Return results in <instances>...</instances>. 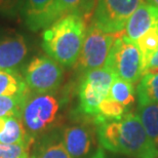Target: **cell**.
I'll list each match as a JSON object with an SVG mask.
<instances>
[{
    "instance_id": "1",
    "label": "cell",
    "mask_w": 158,
    "mask_h": 158,
    "mask_svg": "<svg viewBox=\"0 0 158 158\" xmlns=\"http://www.w3.org/2000/svg\"><path fill=\"white\" fill-rule=\"evenodd\" d=\"M97 127L101 147L131 158H158V149L147 135L137 113L127 112L120 120Z\"/></svg>"
},
{
    "instance_id": "2",
    "label": "cell",
    "mask_w": 158,
    "mask_h": 158,
    "mask_svg": "<svg viewBox=\"0 0 158 158\" xmlns=\"http://www.w3.org/2000/svg\"><path fill=\"white\" fill-rule=\"evenodd\" d=\"M88 23L72 12L58 19L42 34V48L46 55L64 67H73L80 55Z\"/></svg>"
},
{
    "instance_id": "3",
    "label": "cell",
    "mask_w": 158,
    "mask_h": 158,
    "mask_svg": "<svg viewBox=\"0 0 158 158\" xmlns=\"http://www.w3.org/2000/svg\"><path fill=\"white\" fill-rule=\"evenodd\" d=\"M60 102L52 94H33L30 91L22 109V122L28 135L35 142L52 131L58 122Z\"/></svg>"
},
{
    "instance_id": "4",
    "label": "cell",
    "mask_w": 158,
    "mask_h": 158,
    "mask_svg": "<svg viewBox=\"0 0 158 158\" xmlns=\"http://www.w3.org/2000/svg\"><path fill=\"white\" fill-rule=\"evenodd\" d=\"M124 33L122 31L115 39L105 67L111 69L118 78L135 84L143 76L142 55L137 43Z\"/></svg>"
},
{
    "instance_id": "5",
    "label": "cell",
    "mask_w": 158,
    "mask_h": 158,
    "mask_svg": "<svg viewBox=\"0 0 158 158\" xmlns=\"http://www.w3.org/2000/svg\"><path fill=\"white\" fill-rule=\"evenodd\" d=\"M64 77L63 67L48 56H36L24 69V79L32 94H53Z\"/></svg>"
},
{
    "instance_id": "6",
    "label": "cell",
    "mask_w": 158,
    "mask_h": 158,
    "mask_svg": "<svg viewBox=\"0 0 158 158\" xmlns=\"http://www.w3.org/2000/svg\"><path fill=\"white\" fill-rule=\"evenodd\" d=\"M143 3L144 0H97L91 24L106 33H120Z\"/></svg>"
},
{
    "instance_id": "7",
    "label": "cell",
    "mask_w": 158,
    "mask_h": 158,
    "mask_svg": "<svg viewBox=\"0 0 158 158\" xmlns=\"http://www.w3.org/2000/svg\"><path fill=\"white\" fill-rule=\"evenodd\" d=\"M120 33H106L90 24V26L87 28L75 67L83 73L104 67L108 60L113 43Z\"/></svg>"
},
{
    "instance_id": "8",
    "label": "cell",
    "mask_w": 158,
    "mask_h": 158,
    "mask_svg": "<svg viewBox=\"0 0 158 158\" xmlns=\"http://www.w3.org/2000/svg\"><path fill=\"white\" fill-rule=\"evenodd\" d=\"M93 120L83 119L64 128L62 140L71 158H91L96 148V129Z\"/></svg>"
},
{
    "instance_id": "9",
    "label": "cell",
    "mask_w": 158,
    "mask_h": 158,
    "mask_svg": "<svg viewBox=\"0 0 158 158\" xmlns=\"http://www.w3.org/2000/svg\"><path fill=\"white\" fill-rule=\"evenodd\" d=\"M96 5L97 0H53L48 10L38 21L35 31L47 28L58 19L72 12H77L89 24Z\"/></svg>"
},
{
    "instance_id": "10",
    "label": "cell",
    "mask_w": 158,
    "mask_h": 158,
    "mask_svg": "<svg viewBox=\"0 0 158 158\" xmlns=\"http://www.w3.org/2000/svg\"><path fill=\"white\" fill-rule=\"evenodd\" d=\"M28 52L27 41L21 34L0 35V70H17Z\"/></svg>"
},
{
    "instance_id": "11",
    "label": "cell",
    "mask_w": 158,
    "mask_h": 158,
    "mask_svg": "<svg viewBox=\"0 0 158 158\" xmlns=\"http://www.w3.org/2000/svg\"><path fill=\"white\" fill-rule=\"evenodd\" d=\"M156 27H158V7L144 2L129 18L124 35L131 41L137 42L141 36Z\"/></svg>"
},
{
    "instance_id": "12",
    "label": "cell",
    "mask_w": 158,
    "mask_h": 158,
    "mask_svg": "<svg viewBox=\"0 0 158 158\" xmlns=\"http://www.w3.org/2000/svg\"><path fill=\"white\" fill-rule=\"evenodd\" d=\"M78 98L79 105L77 110L79 114L83 119L94 120V118L99 114V106L101 102L106 97L87 81L81 79L78 89Z\"/></svg>"
},
{
    "instance_id": "13",
    "label": "cell",
    "mask_w": 158,
    "mask_h": 158,
    "mask_svg": "<svg viewBox=\"0 0 158 158\" xmlns=\"http://www.w3.org/2000/svg\"><path fill=\"white\" fill-rule=\"evenodd\" d=\"M32 158H71V156L64 146L62 135L50 131L36 142Z\"/></svg>"
},
{
    "instance_id": "14",
    "label": "cell",
    "mask_w": 158,
    "mask_h": 158,
    "mask_svg": "<svg viewBox=\"0 0 158 158\" xmlns=\"http://www.w3.org/2000/svg\"><path fill=\"white\" fill-rule=\"evenodd\" d=\"M0 143L8 145H27L31 147L34 142L28 135L21 116L5 118L4 129L0 132Z\"/></svg>"
},
{
    "instance_id": "15",
    "label": "cell",
    "mask_w": 158,
    "mask_h": 158,
    "mask_svg": "<svg viewBox=\"0 0 158 158\" xmlns=\"http://www.w3.org/2000/svg\"><path fill=\"white\" fill-rule=\"evenodd\" d=\"M139 106L158 104V68H149L143 73L137 87Z\"/></svg>"
},
{
    "instance_id": "16",
    "label": "cell",
    "mask_w": 158,
    "mask_h": 158,
    "mask_svg": "<svg viewBox=\"0 0 158 158\" xmlns=\"http://www.w3.org/2000/svg\"><path fill=\"white\" fill-rule=\"evenodd\" d=\"M53 0H24L21 15L31 31H35L40 18L48 10Z\"/></svg>"
},
{
    "instance_id": "17",
    "label": "cell",
    "mask_w": 158,
    "mask_h": 158,
    "mask_svg": "<svg viewBox=\"0 0 158 158\" xmlns=\"http://www.w3.org/2000/svg\"><path fill=\"white\" fill-rule=\"evenodd\" d=\"M29 91L25 79L17 70H0V96H14Z\"/></svg>"
},
{
    "instance_id": "18",
    "label": "cell",
    "mask_w": 158,
    "mask_h": 158,
    "mask_svg": "<svg viewBox=\"0 0 158 158\" xmlns=\"http://www.w3.org/2000/svg\"><path fill=\"white\" fill-rule=\"evenodd\" d=\"M116 78H117V76H116L114 72L108 67H105V66L99 69L84 72L83 77H82V79H84L85 81H87L88 83L93 85L94 88H97L106 98L108 96L113 81Z\"/></svg>"
},
{
    "instance_id": "19",
    "label": "cell",
    "mask_w": 158,
    "mask_h": 158,
    "mask_svg": "<svg viewBox=\"0 0 158 158\" xmlns=\"http://www.w3.org/2000/svg\"><path fill=\"white\" fill-rule=\"evenodd\" d=\"M137 114L147 135L158 149V104L139 106Z\"/></svg>"
},
{
    "instance_id": "20",
    "label": "cell",
    "mask_w": 158,
    "mask_h": 158,
    "mask_svg": "<svg viewBox=\"0 0 158 158\" xmlns=\"http://www.w3.org/2000/svg\"><path fill=\"white\" fill-rule=\"evenodd\" d=\"M128 109L121 104L113 101L109 98H105L99 106V114L94 118V125H99L105 122L120 120L126 113Z\"/></svg>"
},
{
    "instance_id": "21",
    "label": "cell",
    "mask_w": 158,
    "mask_h": 158,
    "mask_svg": "<svg viewBox=\"0 0 158 158\" xmlns=\"http://www.w3.org/2000/svg\"><path fill=\"white\" fill-rule=\"evenodd\" d=\"M137 45L142 55L143 73L149 68L150 62L158 49V27L152 28L137 40Z\"/></svg>"
},
{
    "instance_id": "22",
    "label": "cell",
    "mask_w": 158,
    "mask_h": 158,
    "mask_svg": "<svg viewBox=\"0 0 158 158\" xmlns=\"http://www.w3.org/2000/svg\"><path fill=\"white\" fill-rule=\"evenodd\" d=\"M107 98L129 109L135 102L134 84L117 77L113 81Z\"/></svg>"
},
{
    "instance_id": "23",
    "label": "cell",
    "mask_w": 158,
    "mask_h": 158,
    "mask_svg": "<svg viewBox=\"0 0 158 158\" xmlns=\"http://www.w3.org/2000/svg\"><path fill=\"white\" fill-rule=\"evenodd\" d=\"M29 94L30 90L14 96H0V118L21 116L24 103Z\"/></svg>"
},
{
    "instance_id": "24",
    "label": "cell",
    "mask_w": 158,
    "mask_h": 158,
    "mask_svg": "<svg viewBox=\"0 0 158 158\" xmlns=\"http://www.w3.org/2000/svg\"><path fill=\"white\" fill-rule=\"evenodd\" d=\"M31 147L27 145H8L0 143V158H25L29 155Z\"/></svg>"
},
{
    "instance_id": "25",
    "label": "cell",
    "mask_w": 158,
    "mask_h": 158,
    "mask_svg": "<svg viewBox=\"0 0 158 158\" xmlns=\"http://www.w3.org/2000/svg\"><path fill=\"white\" fill-rule=\"evenodd\" d=\"M24 0H0V15L6 18H15L21 14Z\"/></svg>"
},
{
    "instance_id": "26",
    "label": "cell",
    "mask_w": 158,
    "mask_h": 158,
    "mask_svg": "<svg viewBox=\"0 0 158 158\" xmlns=\"http://www.w3.org/2000/svg\"><path fill=\"white\" fill-rule=\"evenodd\" d=\"M149 68H158V49H157V52H155V55L153 56L152 60H151ZM149 68H148V69H149Z\"/></svg>"
},
{
    "instance_id": "27",
    "label": "cell",
    "mask_w": 158,
    "mask_h": 158,
    "mask_svg": "<svg viewBox=\"0 0 158 158\" xmlns=\"http://www.w3.org/2000/svg\"><path fill=\"white\" fill-rule=\"evenodd\" d=\"M91 158H106L105 152H104V150L102 149V148H98L96 153L94 154V156Z\"/></svg>"
},
{
    "instance_id": "28",
    "label": "cell",
    "mask_w": 158,
    "mask_h": 158,
    "mask_svg": "<svg viewBox=\"0 0 158 158\" xmlns=\"http://www.w3.org/2000/svg\"><path fill=\"white\" fill-rule=\"evenodd\" d=\"M5 126V118H0V132L4 129Z\"/></svg>"
},
{
    "instance_id": "29",
    "label": "cell",
    "mask_w": 158,
    "mask_h": 158,
    "mask_svg": "<svg viewBox=\"0 0 158 158\" xmlns=\"http://www.w3.org/2000/svg\"><path fill=\"white\" fill-rule=\"evenodd\" d=\"M148 2H149V4H152L154 6H156L158 7V0H147Z\"/></svg>"
},
{
    "instance_id": "30",
    "label": "cell",
    "mask_w": 158,
    "mask_h": 158,
    "mask_svg": "<svg viewBox=\"0 0 158 158\" xmlns=\"http://www.w3.org/2000/svg\"><path fill=\"white\" fill-rule=\"evenodd\" d=\"M25 158H30V156H27V157H25Z\"/></svg>"
}]
</instances>
